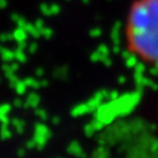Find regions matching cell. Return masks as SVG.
Returning <instances> with one entry per match:
<instances>
[{"label":"cell","instance_id":"1","mask_svg":"<svg viewBox=\"0 0 158 158\" xmlns=\"http://www.w3.org/2000/svg\"><path fill=\"white\" fill-rule=\"evenodd\" d=\"M123 37L133 56L158 65V0H131L123 20Z\"/></svg>","mask_w":158,"mask_h":158}]
</instances>
